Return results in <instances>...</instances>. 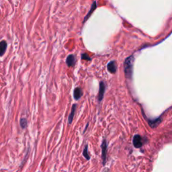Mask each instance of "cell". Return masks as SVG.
I'll list each match as a JSON object with an SVG mask.
<instances>
[{"label": "cell", "mask_w": 172, "mask_h": 172, "mask_svg": "<svg viewBox=\"0 0 172 172\" xmlns=\"http://www.w3.org/2000/svg\"><path fill=\"white\" fill-rule=\"evenodd\" d=\"M133 62H134V57H133V56H131L129 57L126 58L124 61V73L126 78L128 79H131V77H132Z\"/></svg>", "instance_id": "1"}, {"label": "cell", "mask_w": 172, "mask_h": 172, "mask_svg": "<svg viewBox=\"0 0 172 172\" xmlns=\"http://www.w3.org/2000/svg\"><path fill=\"white\" fill-rule=\"evenodd\" d=\"M133 145L136 148H140L143 146V141L142 138L140 135H135L133 138Z\"/></svg>", "instance_id": "2"}, {"label": "cell", "mask_w": 172, "mask_h": 172, "mask_svg": "<svg viewBox=\"0 0 172 172\" xmlns=\"http://www.w3.org/2000/svg\"><path fill=\"white\" fill-rule=\"evenodd\" d=\"M105 88H106V86H105V84L104 82H100V90H99V94H98V100L99 102H101L103 98H104V94L105 92Z\"/></svg>", "instance_id": "3"}, {"label": "cell", "mask_w": 172, "mask_h": 172, "mask_svg": "<svg viewBox=\"0 0 172 172\" xmlns=\"http://www.w3.org/2000/svg\"><path fill=\"white\" fill-rule=\"evenodd\" d=\"M102 160H103V163L105 165L106 163V152H107V144L106 140L103 141L102 145Z\"/></svg>", "instance_id": "4"}, {"label": "cell", "mask_w": 172, "mask_h": 172, "mask_svg": "<svg viewBox=\"0 0 172 172\" xmlns=\"http://www.w3.org/2000/svg\"><path fill=\"white\" fill-rule=\"evenodd\" d=\"M75 57L74 55H73V54H70V55H69L67 56V64L68 67H73L74 66V65L75 64Z\"/></svg>", "instance_id": "5"}, {"label": "cell", "mask_w": 172, "mask_h": 172, "mask_svg": "<svg viewBox=\"0 0 172 172\" xmlns=\"http://www.w3.org/2000/svg\"><path fill=\"white\" fill-rule=\"evenodd\" d=\"M83 96V91L80 88H76L73 92V97L75 100H79Z\"/></svg>", "instance_id": "6"}, {"label": "cell", "mask_w": 172, "mask_h": 172, "mask_svg": "<svg viewBox=\"0 0 172 172\" xmlns=\"http://www.w3.org/2000/svg\"><path fill=\"white\" fill-rule=\"evenodd\" d=\"M108 70L111 73H115L116 71V64L114 61H111L108 64Z\"/></svg>", "instance_id": "7"}, {"label": "cell", "mask_w": 172, "mask_h": 172, "mask_svg": "<svg viewBox=\"0 0 172 172\" xmlns=\"http://www.w3.org/2000/svg\"><path fill=\"white\" fill-rule=\"evenodd\" d=\"M77 108V105L76 104H73L71 108V112L68 118V121H69V124H71L73 120V118H74V115L75 113V110Z\"/></svg>", "instance_id": "8"}, {"label": "cell", "mask_w": 172, "mask_h": 172, "mask_svg": "<svg viewBox=\"0 0 172 172\" xmlns=\"http://www.w3.org/2000/svg\"><path fill=\"white\" fill-rule=\"evenodd\" d=\"M6 48H7V43L5 40H2L0 42V56H2L5 53Z\"/></svg>", "instance_id": "9"}, {"label": "cell", "mask_w": 172, "mask_h": 172, "mask_svg": "<svg viewBox=\"0 0 172 172\" xmlns=\"http://www.w3.org/2000/svg\"><path fill=\"white\" fill-rule=\"evenodd\" d=\"M96 7H97V5H96V1H94V3H93V4H92V7H91V9H90V11L89 12V13H88V14H87L86 17H85V18H84V22H86V20H88V18H90V16H91V14H92L93 13V12H94V10H96Z\"/></svg>", "instance_id": "10"}, {"label": "cell", "mask_w": 172, "mask_h": 172, "mask_svg": "<svg viewBox=\"0 0 172 172\" xmlns=\"http://www.w3.org/2000/svg\"><path fill=\"white\" fill-rule=\"evenodd\" d=\"M83 155H84V156L86 158V159H88V160H89V159H90V155H89V154H88V145H86V147H85L84 151H83Z\"/></svg>", "instance_id": "11"}, {"label": "cell", "mask_w": 172, "mask_h": 172, "mask_svg": "<svg viewBox=\"0 0 172 172\" xmlns=\"http://www.w3.org/2000/svg\"><path fill=\"white\" fill-rule=\"evenodd\" d=\"M20 126L22 128H26V126H27V124H28V122H27V120H26L25 118H22L21 120H20Z\"/></svg>", "instance_id": "12"}, {"label": "cell", "mask_w": 172, "mask_h": 172, "mask_svg": "<svg viewBox=\"0 0 172 172\" xmlns=\"http://www.w3.org/2000/svg\"><path fill=\"white\" fill-rule=\"evenodd\" d=\"M82 59L87 60V61H90V60H91V58H90V56H89L88 55V54H86V53L82 54Z\"/></svg>", "instance_id": "13"}]
</instances>
